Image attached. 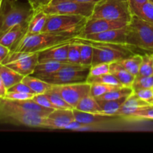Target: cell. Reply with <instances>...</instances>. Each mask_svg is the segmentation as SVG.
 Instances as JSON below:
<instances>
[{"instance_id": "cell-48", "label": "cell", "mask_w": 153, "mask_h": 153, "mask_svg": "<svg viewBox=\"0 0 153 153\" xmlns=\"http://www.w3.org/2000/svg\"><path fill=\"white\" fill-rule=\"evenodd\" d=\"M79 1V2H85V3H94L96 4L98 1H100V0H54L52 3H56L59 2V1Z\"/></svg>"}, {"instance_id": "cell-44", "label": "cell", "mask_w": 153, "mask_h": 153, "mask_svg": "<svg viewBox=\"0 0 153 153\" xmlns=\"http://www.w3.org/2000/svg\"><path fill=\"white\" fill-rule=\"evenodd\" d=\"M84 126V124L78 122V121L74 120L69 123L67 126L65 127V129L67 130H73V131H79V128H82Z\"/></svg>"}, {"instance_id": "cell-13", "label": "cell", "mask_w": 153, "mask_h": 153, "mask_svg": "<svg viewBox=\"0 0 153 153\" xmlns=\"http://www.w3.org/2000/svg\"><path fill=\"white\" fill-rule=\"evenodd\" d=\"M128 22L120 20H111L104 18H88L82 33L77 37L91 34L104 32L108 30L121 28L126 26Z\"/></svg>"}, {"instance_id": "cell-15", "label": "cell", "mask_w": 153, "mask_h": 153, "mask_svg": "<svg viewBox=\"0 0 153 153\" xmlns=\"http://www.w3.org/2000/svg\"><path fill=\"white\" fill-rule=\"evenodd\" d=\"M74 120L73 109H55L46 117V128L65 129V127Z\"/></svg>"}, {"instance_id": "cell-5", "label": "cell", "mask_w": 153, "mask_h": 153, "mask_svg": "<svg viewBox=\"0 0 153 153\" xmlns=\"http://www.w3.org/2000/svg\"><path fill=\"white\" fill-rule=\"evenodd\" d=\"M88 18L81 15L48 14L42 32L64 33L78 36L82 33Z\"/></svg>"}, {"instance_id": "cell-27", "label": "cell", "mask_w": 153, "mask_h": 153, "mask_svg": "<svg viewBox=\"0 0 153 153\" xmlns=\"http://www.w3.org/2000/svg\"><path fill=\"white\" fill-rule=\"evenodd\" d=\"M117 62L123 67L126 70H128L129 73L136 76L138 75L140 64L142 63V55L134 54L128 58H124Z\"/></svg>"}, {"instance_id": "cell-1", "label": "cell", "mask_w": 153, "mask_h": 153, "mask_svg": "<svg viewBox=\"0 0 153 153\" xmlns=\"http://www.w3.org/2000/svg\"><path fill=\"white\" fill-rule=\"evenodd\" d=\"M76 35L64 33L41 32L35 34H26L11 52L28 53L39 52L60 43L73 41L76 40Z\"/></svg>"}, {"instance_id": "cell-25", "label": "cell", "mask_w": 153, "mask_h": 153, "mask_svg": "<svg viewBox=\"0 0 153 153\" xmlns=\"http://www.w3.org/2000/svg\"><path fill=\"white\" fill-rule=\"evenodd\" d=\"M126 99L127 97H123L114 100H97L101 107V111L99 112L97 114L115 116Z\"/></svg>"}, {"instance_id": "cell-28", "label": "cell", "mask_w": 153, "mask_h": 153, "mask_svg": "<svg viewBox=\"0 0 153 153\" xmlns=\"http://www.w3.org/2000/svg\"><path fill=\"white\" fill-rule=\"evenodd\" d=\"M131 10L132 14L153 24V4L152 2L148 1L141 5L131 7Z\"/></svg>"}, {"instance_id": "cell-21", "label": "cell", "mask_w": 153, "mask_h": 153, "mask_svg": "<svg viewBox=\"0 0 153 153\" xmlns=\"http://www.w3.org/2000/svg\"><path fill=\"white\" fill-rule=\"evenodd\" d=\"M110 73L118 79L123 86L131 88L135 76L129 73L117 62L110 64Z\"/></svg>"}, {"instance_id": "cell-6", "label": "cell", "mask_w": 153, "mask_h": 153, "mask_svg": "<svg viewBox=\"0 0 153 153\" xmlns=\"http://www.w3.org/2000/svg\"><path fill=\"white\" fill-rule=\"evenodd\" d=\"M132 15L128 0H100L95 4L90 18H104L128 23Z\"/></svg>"}, {"instance_id": "cell-34", "label": "cell", "mask_w": 153, "mask_h": 153, "mask_svg": "<svg viewBox=\"0 0 153 153\" xmlns=\"http://www.w3.org/2000/svg\"><path fill=\"white\" fill-rule=\"evenodd\" d=\"M91 92H90V95L95 97V98H98V97L105 94L106 93L110 92V91H113V90L114 89H117V88H120V87H124V86H114V85H106V84H102V83H93V84H91Z\"/></svg>"}, {"instance_id": "cell-43", "label": "cell", "mask_w": 153, "mask_h": 153, "mask_svg": "<svg viewBox=\"0 0 153 153\" xmlns=\"http://www.w3.org/2000/svg\"><path fill=\"white\" fill-rule=\"evenodd\" d=\"M34 10L42 9L43 7L50 4L54 0H27Z\"/></svg>"}, {"instance_id": "cell-12", "label": "cell", "mask_w": 153, "mask_h": 153, "mask_svg": "<svg viewBox=\"0 0 153 153\" xmlns=\"http://www.w3.org/2000/svg\"><path fill=\"white\" fill-rule=\"evenodd\" d=\"M52 86L73 108H76L77 104L82 99L90 95L91 85L86 82Z\"/></svg>"}, {"instance_id": "cell-29", "label": "cell", "mask_w": 153, "mask_h": 153, "mask_svg": "<svg viewBox=\"0 0 153 153\" xmlns=\"http://www.w3.org/2000/svg\"><path fill=\"white\" fill-rule=\"evenodd\" d=\"M80 42V64L86 67H91L94 56V49L90 43L76 37Z\"/></svg>"}, {"instance_id": "cell-50", "label": "cell", "mask_w": 153, "mask_h": 153, "mask_svg": "<svg viewBox=\"0 0 153 153\" xmlns=\"http://www.w3.org/2000/svg\"><path fill=\"white\" fill-rule=\"evenodd\" d=\"M1 2H2V0H0V7H1Z\"/></svg>"}, {"instance_id": "cell-7", "label": "cell", "mask_w": 153, "mask_h": 153, "mask_svg": "<svg viewBox=\"0 0 153 153\" xmlns=\"http://www.w3.org/2000/svg\"><path fill=\"white\" fill-rule=\"evenodd\" d=\"M91 67L82 64L67 63L58 72L42 79L52 85L86 82L89 76Z\"/></svg>"}, {"instance_id": "cell-35", "label": "cell", "mask_w": 153, "mask_h": 153, "mask_svg": "<svg viewBox=\"0 0 153 153\" xmlns=\"http://www.w3.org/2000/svg\"><path fill=\"white\" fill-rule=\"evenodd\" d=\"M131 88L134 91L140 89L153 88V76H142L137 75L134 78Z\"/></svg>"}, {"instance_id": "cell-20", "label": "cell", "mask_w": 153, "mask_h": 153, "mask_svg": "<svg viewBox=\"0 0 153 153\" xmlns=\"http://www.w3.org/2000/svg\"><path fill=\"white\" fill-rule=\"evenodd\" d=\"M67 64V63L58 62V61L38 62L31 75L41 79H44L58 72L60 69L62 68Z\"/></svg>"}, {"instance_id": "cell-37", "label": "cell", "mask_w": 153, "mask_h": 153, "mask_svg": "<svg viewBox=\"0 0 153 153\" xmlns=\"http://www.w3.org/2000/svg\"><path fill=\"white\" fill-rule=\"evenodd\" d=\"M153 120V105L141 108L134 113L128 120Z\"/></svg>"}, {"instance_id": "cell-19", "label": "cell", "mask_w": 153, "mask_h": 153, "mask_svg": "<svg viewBox=\"0 0 153 153\" xmlns=\"http://www.w3.org/2000/svg\"><path fill=\"white\" fill-rule=\"evenodd\" d=\"M73 113H74L75 120L78 122L85 125L98 126L100 127H102V125L105 124L107 122L112 120L117 117L88 113V112L81 111L76 108H73Z\"/></svg>"}, {"instance_id": "cell-18", "label": "cell", "mask_w": 153, "mask_h": 153, "mask_svg": "<svg viewBox=\"0 0 153 153\" xmlns=\"http://www.w3.org/2000/svg\"><path fill=\"white\" fill-rule=\"evenodd\" d=\"M149 105L152 104H149V103L143 101V100L139 98L137 95H135L133 93L131 95L127 97L123 105L121 106L120 108L116 113L115 116L123 117L126 120H129V118L134 113H136L139 109L145 107V106Z\"/></svg>"}, {"instance_id": "cell-8", "label": "cell", "mask_w": 153, "mask_h": 153, "mask_svg": "<svg viewBox=\"0 0 153 153\" xmlns=\"http://www.w3.org/2000/svg\"><path fill=\"white\" fill-rule=\"evenodd\" d=\"M38 63V52H11L1 62L22 76L31 75Z\"/></svg>"}, {"instance_id": "cell-42", "label": "cell", "mask_w": 153, "mask_h": 153, "mask_svg": "<svg viewBox=\"0 0 153 153\" xmlns=\"http://www.w3.org/2000/svg\"><path fill=\"white\" fill-rule=\"evenodd\" d=\"M7 92H18V93H28V94H34L33 91L30 89L28 86H27L22 82H19L16 85H13L10 88L7 90Z\"/></svg>"}, {"instance_id": "cell-2", "label": "cell", "mask_w": 153, "mask_h": 153, "mask_svg": "<svg viewBox=\"0 0 153 153\" xmlns=\"http://www.w3.org/2000/svg\"><path fill=\"white\" fill-rule=\"evenodd\" d=\"M34 10L29 3H21L18 0H2L0 7V34L11 27L29 22Z\"/></svg>"}, {"instance_id": "cell-51", "label": "cell", "mask_w": 153, "mask_h": 153, "mask_svg": "<svg viewBox=\"0 0 153 153\" xmlns=\"http://www.w3.org/2000/svg\"><path fill=\"white\" fill-rule=\"evenodd\" d=\"M149 1H150V2H152V4H153V0H149Z\"/></svg>"}, {"instance_id": "cell-49", "label": "cell", "mask_w": 153, "mask_h": 153, "mask_svg": "<svg viewBox=\"0 0 153 153\" xmlns=\"http://www.w3.org/2000/svg\"><path fill=\"white\" fill-rule=\"evenodd\" d=\"M152 76H153V52H152Z\"/></svg>"}, {"instance_id": "cell-32", "label": "cell", "mask_w": 153, "mask_h": 153, "mask_svg": "<svg viewBox=\"0 0 153 153\" xmlns=\"http://www.w3.org/2000/svg\"><path fill=\"white\" fill-rule=\"evenodd\" d=\"M87 82L90 84L93 83H102L106 85H114V86H123L118 79L111 73L102 75L99 76H88Z\"/></svg>"}, {"instance_id": "cell-40", "label": "cell", "mask_w": 153, "mask_h": 153, "mask_svg": "<svg viewBox=\"0 0 153 153\" xmlns=\"http://www.w3.org/2000/svg\"><path fill=\"white\" fill-rule=\"evenodd\" d=\"M134 94L140 99L146 102L152 104L153 102V88L149 89H140L134 91Z\"/></svg>"}, {"instance_id": "cell-23", "label": "cell", "mask_w": 153, "mask_h": 153, "mask_svg": "<svg viewBox=\"0 0 153 153\" xmlns=\"http://www.w3.org/2000/svg\"><path fill=\"white\" fill-rule=\"evenodd\" d=\"M0 77L2 79L7 90L13 85L22 82L24 76L0 63Z\"/></svg>"}, {"instance_id": "cell-24", "label": "cell", "mask_w": 153, "mask_h": 153, "mask_svg": "<svg viewBox=\"0 0 153 153\" xmlns=\"http://www.w3.org/2000/svg\"><path fill=\"white\" fill-rule=\"evenodd\" d=\"M22 82L25 83L27 86L29 87L34 95L44 94L47 90H49L52 86V85L51 84L45 82L40 78L35 77L32 75L24 76Z\"/></svg>"}, {"instance_id": "cell-47", "label": "cell", "mask_w": 153, "mask_h": 153, "mask_svg": "<svg viewBox=\"0 0 153 153\" xmlns=\"http://www.w3.org/2000/svg\"><path fill=\"white\" fill-rule=\"evenodd\" d=\"M7 94V88L3 82L2 79L0 77V98H4Z\"/></svg>"}, {"instance_id": "cell-30", "label": "cell", "mask_w": 153, "mask_h": 153, "mask_svg": "<svg viewBox=\"0 0 153 153\" xmlns=\"http://www.w3.org/2000/svg\"><path fill=\"white\" fill-rule=\"evenodd\" d=\"M134 93V90L130 87H120L110 92L106 93L104 95L96 98L97 100H114L118 99L128 97Z\"/></svg>"}, {"instance_id": "cell-9", "label": "cell", "mask_w": 153, "mask_h": 153, "mask_svg": "<svg viewBox=\"0 0 153 153\" xmlns=\"http://www.w3.org/2000/svg\"><path fill=\"white\" fill-rule=\"evenodd\" d=\"M94 3L79 2L73 1H62L51 3L43 7L42 10L47 14H70L81 15L90 18L94 12Z\"/></svg>"}, {"instance_id": "cell-17", "label": "cell", "mask_w": 153, "mask_h": 153, "mask_svg": "<svg viewBox=\"0 0 153 153\" xmlns=\"http://www.w3.org/2000/svg\"><path fill=\"white\" fill-rule=\"evenodd\" d=\"M71 42L60 43L39 52L38 62L58 61L62 63H68L67 53H68L69 46Z\"/></svg>"}, {"instance_id": "cell-16", "label": "cell", "mask_w": 153, "mask_h": 153, "mask_svg": "<svg viewBox=\"0 0 153 153\" xmlns=\"http://www.w3.org/2000/svg\"><path fill=\"white\" fill-rule=\"evenodd\" d=\"M28 22H22L11 27L0 34V43L10 51L13 50L28 31Z\"/></svg>"}, {"instance_id": "cell-41", "label": "cell", "mask_w": 153, "mask_h": 153, "mask_svg": "<svg viewBox=\"0 0 153 153\" xmlns=\"http://www.w3.org/2000/svg\"><path fill=\"white\" fill-rule=\"evenodd\" d=\"M34 96V94H28V93L7 92L4 98L11 100H32Z\"/></svg>"}, {"instance_id": "cell-4", "label": "cell", "mask_w": 153, "mask_h": 153, "mask_svg": "<svg viewBox=\"0 0 153 153\" xmlns=\"http://www.w3.org/2000/svg\"><path fill=\"white\" fill-rule=\"evenodd\" d=\"M82 40L90 43L94 49V56L91 67L102 63L111 64L134 55L132 51L128 48L129 46L126 44L101 43L87 40Z\"/></svg>"}, {"instance_id": "cell-26", "label": "cell", "mask_w": 153, "mask_h": 153, "mask_svg": "<svg viewBox=\"0 0 153 153\" xmlns=\"http://www.w3.org/2000/svg\"><path fill=\"white\" fill-rule=\"evenodd\" d=\"M76 109L81 111L93 114H98L99 112L101 111V107L97 100L91 95H88L82 99L76 105Z\"/></svg>"}, {"instance_id": "cell-31", "label": "cell", "mask_w": 153, "mask_h": 153, "mask_svg": "<svg viewBox=\"0 0 153 153\" xmlns=\"http://www.w3.org/2000/svg\"><path fill=\"white\" fill-rule=\"evenodd\" d=\"M44 94L49 97L55 109H73L72 106L63 99L61 94L54 88L53 86L51 87Z\"/></svg>"}, {"instance_id": "cell-38", "label": "cell", "mask_w": 153, "mask_h": 153, "mask_svg": "<svg viewBox=\"0 0 153 153\" xmlns=\"http://www.w3.org/2000/svg\"><path fill=\"white\" fill-rule=\"evenodd\" d=\"M110 73V64L102 63L91 67L90 76H99Z\"/></svg>"}, {"instance_id": "cell-39", "label": "cell", "mask_w": 153, "mask_h": 153, "mask_svg": "<svg viewBox=\"0 0 153 153\" xmlns=\"http://www.w3.org/2000/svg\"><path fill=\"white\" fill-rule=\"evenodd\" d=\"M32 100L34 102H35L36 103H37L38 105H40V106H42V107H44L49 109H55L54 105H52V103L51 102L49 97L45 94H36L32 98Z\"/></svg>"}, {"instance_id": "cell-46", "label": "cell", "mask_w": 153, "mask_h": 153, "mask_svg": "<svg viewBox=\"0 0 153 153\" xmlns=\"http://www.w3.org/2000/svg\"><path fill=\"white\" fill-rule=\"evenodd\" d=\"M128 3H129L130 7H136V6L141 5V4H144L145 2L148 1L149 0H128Z\"/></svg>"}, {"instance_id": "cell-22", "label": "cell", "mask_w": 153, "mask_h": 153, "mask_svg": "<svg viewBox=\"0 0 153 153\" xmlns=\"http://www.w3.org/2000/svg\"><path fill=\"white\" fill-rule=\"evenodd\" d=\"M48 14L42 9L34 10L32 17L28 22V31L26 34H35L42 32L47 19Z\"/></svg>"}, {"instance_id": "cell-10", "label": "cell", "mask_w": 153, "mask_h": 153, "mask_svg": "<svg viewBox=\"0 0 153 153\" xmlns=\"http://www.w3.org/2000/svg\"><path fill=\"white\" fill-rule=\"evenodd\" d=\"M54 110L55 109L42 107L32 100H11L5 98H0V116L15 112L31 111L35 112L42 116L48 117V115Z\"/></svg>"}, {"instance_id": "cell-14", "label": "cell", "mask_w": 153, "mask_h": 153, "mask_svg": "<svg viewBox=\"0 0 153 153\" xmlns=\"http://www.w3.org/2000/svg\"><path fill=\"white\" fill-rule=\"evenodd\" d=\"M127 25L123 27V28L108 30V31H104V32L87 34V35L82 36V37H77V38L82 39V40H91V41L95 42H101V43L126 44Z\"/></svg>"}, {"instance_id": "cell-52", "label": "cell", "mask_w": 153, "mask_h": 153, "mask_svg": "<svg viewBox=\"0 0 153 153\" xmlns=\"http://www.w3.org/2000/svg\"><path fill=\"white\" fill-rule=\"evenodd\" d=\"M152 105H153V102H152Z\"/></svg>"}, {"instance_id": "cell-36", "label": "cell", "mask_w": 153, "mask_h": 153, "mask_svg": "<svg viewBox=\"0 0 153 153\" xmlns=\"http://www.w3.org/2000/svg\"><path fill=\"white\" fill-rule=\"evenodd\" d=\"M139 76H152V54H146L142 56V63L138 73Z\"/></svg>"}, {"instance_id": "cell-33", "label": "cell", "mask_w": 153, "mask_h": 153, "mask_svg": "<svg viewBox=\"0 0 153 153\" xmlns=\"http://www.w3.org/2000/svg\"><path fill=\"white\" fill-rule=\"evenodd\" d=\"M67 61L70 64H80V42L76 39L70 43L67 53Z\"/></svg>"}, {"instance_id": "cell-11", "label": "cell", "mask_w": 153, "mask_h": 153, "mask_svg": "<svg viewBox=\"0 0 153 153\" xmlns=\"http://www.w3.org/2000/svg\"><path fill=\"white\" fill-rule=\"evenodd\" d=\"M0 123L33 128H46V117L31 111L15 112L1 115Z\"/></svg>"}, {"instance_id": "cell-45", "label": "cell", "mask_w": 153, "mask_h": 153, "mask_svg": "<svg viewBox=\"0 0 153 153\" xmlns=\"http://www.w3.org/2000/svg\"><path fill=\"white\" fill-rule=\"evenodd\" d=\"M10 52V50L9 48L6 47L5 46H4V45L0 43V63L4 61V59L7 56Z\"/></svg>"}, {"instance_id": "cell-3", "label": "cell", "mask_w": 153, "mask_h": 153, "mask_svg": "<svg viewBox=\"0 0 153 153\" xmlns=\"http://www.w3.org/2000/svg\"><path fill=\"white\" fill-rule=\"evenodd\" d=\"M126 44L153 52V24L133 14L127 25Z\"/></svg>"}]
</instances>
